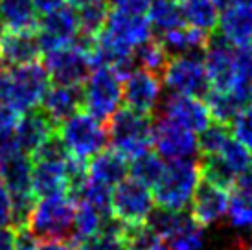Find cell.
Segmentation results:
<instances>
[{
    "label": "cell",
    "mask_w": 252,
    "mask_h": 250,
    "mask_svg": "<svg viewBox=\"0 0 252 250\" xmlns=\"http://www.w3.org/2000/svg\"><path fill=\"white\" fill-rule=\"evenodd\" d=\"M57 131H59V127L50 120V116L41 107H37V109L22 112L19 124L15 127V140L22 153L33 156L37 149Z\"/></svg>",
    "instance_id": "16"
},
{
    "label": "cell",
    "mask_w": 252,
    "mask_h": 250,
    "mask_svg": "<svg viewBox=\"0 0 252 250\" xmlns=\"http://www.w3.org/2000/svg\"><path fill=\"white\" fill-rule=\"evenodd\" d=\"M184 22L191 28L210 35L219 24V9L214 0H182Z\"/></svg>",
    "instance_id": "28"
},
{
    "label": "cell",
    "mask_w": 252,
    "mask_h": 250,
    "mask_svg": "<svg viewBox=\"0 0 252 250\" xmlns=\"http://www.w3.org/2000/svg\"><path fill=\"white\" fill-rule=\"evenodd\" d=\"M83 105V87L79 85H54L42 97L41 109L50 120L59 127L74 114L81 112Z\"/></svg>",
    "instance_id": "19"
},
{
    "label": "cell",
    "mask_w": 252,
    "mask_h": 250,
    "mask_svg": "<svg viewBox=\"0 0 252 250\" xmlns=\"http://www.w3.org/2000/svg\"><path fill=\"white\" fill-rule=\"evenodd\" d=\"M129 158L118 153L116 149H103L94 158L89 160V177L91 181L114 188L127 179Z\"/></svg>",
    "instance_id": "24"
},
{
    "label": "cell",
    "mask_w": 252,
    "mask_h": 250,
    "mask_svg": "<svg viewBox=\"0 0 252 250\" xmlns=\"http://www.w3.org/2000/svg\"><path fill=\"white\" fill-rule=\"evenodd\" d=\"M162 114H164V118L173 120L179 125L193 132L204 131L212 124V114L208 111V105L197 96L171 94L162 103Z\"/></svg>",
    "instance_id": "15"
},
{
    "label": "cell",
    "mask_w": 252,
    "mask_h": 250,
    "mask_svg": "<svg viewBox=\"0 0 252 250\" xmlns=\"http://www.w3.org/2000/svg\"><path fill=\"white\" fill-rule=\"evenodd\" d=\"M0 250H15V228L0 226Z\"/></svg>",
    "instance_id": "44"
},
{
    "label": "cell",
    "mask_w": 252,
    "mask_h": 250,
    "mask_svg": "<svg viewBox=\"0 0 252 250\" xmlns=\"http://www.w3.org/2000/svg\"><path fill=\"white\" fill-rule=\"evenodd\" d=\"M11 216H13V202L7 188L0 182V226H11Z\"/></svg>",
    "instance_id": "41"
},
{
    "label": "cell",
    "mask_w": 252,
    "mask_h": 250,
    "mask_svg": "<svg viewBox=\"0 0 252 250\" xmlns=\"http://www.w3.org/2000/svg\"><path fill=\"white\" fill-rule=\"evenodd\" d=\"M44 66L56 85H81L91 76V59L83 42L77 39L72 44L50 50L44 54Z\"/></svg>",
    "instance_id": "8"
},
{
    "label": "cell",
    "mask_w": 252,
    "mask_h": 250,
    "mask_svg": "<svg viewBox=\"0 0 252 250\" xmlns=\"http://www.w3.org/2000/svg\"><path fill=\"white\" fill-rule=\"evenodd\" d=\"M0 19L7 30L17 31H35L39 26L33 0H0Z\"/></svg>",
    "instance_id": "26"
},
{
    "label": "cell",
    "mask_w": 252,
    "mask_h": 250,
    "mask_svg": "<svg viewBox=\"0 0 252 250\" xmlns=\"http://www.w3.org/2000/svg\"><path fill=\"white\" fill-rule=\"evenodd\" d=\"M230 201H228V212L226 216L230 219L232 226L236 228H252V195L230 189Z\"/></svg>",
    "instance_id": "35"
},
{
    "label": "cell",
    "mask_w": 252,
    "mask_h": 250,
    "mask_svg": "<svg viewBox=\"0 0 252 250\" xmlns=\"http://www.w3.org/2000/svg\"><path fill=\"white\" fill-rule=\"evenodd\" d=\"M203 61L212 89L232 91L239 83L241 76L236 61V48L219 33L210 35L208 44L203 50Z\"/></svg>",
    "instance_id": "10"
},
{
    "label": "cell",
    "mask_w": 252,
    "mask_h": 250,
    "mask_svg": "<svg viewBox=\"0 0 252 250\" xmlns=\"http://www.w3.org/2000/svg\"><path fill=\"white\" fill-rule=\"evenodd\" d=\"M230 134L238 140L239 144H243L247 149L252 151V107H245L234 116L230 122Z\"/></svg>",
    "instance_id": "37"
},
{
    "label": "cell",
    "mask_w": 252,
    "mask_h": 250,
    "mask_svg": "<svg viewBox=\"0 0 252 250\" xmlns=\"http://www.w3.org/2000/svg\"><path fill=\"white\" fill-rule=\"evenodd\" d=\"M162 83L171 94L203 97L210 91L204 61L197 54L173 56L162 74Z\"/></svg>",
    "instance_id": "6"
},
{
    "label": "cell",
    "mask_w": 252,
    "mask_h": 250,
    "mask_svg": "<svg viewBox=\"0 0 252 250\" xmlns=\"http://www.w3.org/2000/svg\"><path fill=\"white\" fill-rule=\"evenodd\" d=\"M11 76V107L19 112L37 109L50 89V74L41 62H30L9 70Z\"/></svg>",
    "instance_id": "9"
},
{
    "label": "cell",
    "mask_w": 252,
    "mask_h": 250,
    "mask_svg": "<svg viewBox=\"0 0 252 250\" xmlns=\"http://www.w3.org/2000/svg\"><path fill=\"white\" fill-rule=\"evenodd\" d=\"M217 156H221L226 162V166L238 177L241 173H245L247 169H251V149H247L243 144H239L234 136L224 144V147Z\"/></svg>",
    "instance_id": "36"
},
{
    "label": "cell",
    "mask_w": 252,
    "mask_h": 250,
    "mask_svg": "<svg viewBox=\"0 0 252 250\" xmlns=\"http://www.w3.org/2000/svg\"><path fill=\"white\" fill-rule=\"evenodd\" d=\"M134 59H136L138 68L149 70L153 74L162 76L171 56L168 54V50L164 48L160 39H149L147 42L140 44L138 48L134 50Z\"/></svg>",
    "instance_id": "31"
},
{
    "label": "cell",
    "mask_w": 252,
    "mask_h": 250,
    "mask_svg": "<svg viewBox=\"0 0 252 250\" xmlns=\"http://www.w3.org/2000/svg\"><path fill=\"white\" fill-rule=\"evenodd\" d=\"M217 28L219 35L232 46L252 42V6L238 0L236 4L221 11Z\"/></svg>",
    "instance_id": "21"
},
{
    "label": "cell",
    "mask_w": 252,
    "mask_h": 250,
    "mask_svg": "<svg viewBox=\"0 0 252 250\" xmlns=\"http://www.w3.org/2000/svg\"><path fill=\"white\" fill-rule=\"evenodd\" d=\"M103 31L114 42H118L122 48L131 50V52H134L149 39H153V28L149 24L147 15L127 13L116 7H112L109 11Z\"/></svg>",
    "instance_id": "14"
},
{
    "label": "cell",
    "mask_w": 252,
    "mask_h": 250,
    "mask_svg": "<svg viewBox=\"0 0 252 250\" xmlns=\"http://www.w3.org/2000/svg\"><path fill=\"white\" fill-rule=\"evenodd\" d=\"M210 35L199 31V30L191 28L188 24H184L181 28L168 31L160 37V42L164 44V48L168 50V54L173 56H184V54H197L203 52L208 44Z\"/></svg>",
    "instance_id": "25"
},
{
    "label": "cell",
    "mask_w": 252,
    "mask_h": 250,
    "mask_svg": "<svg viewBox=\"0 0 252 250\" xmlns=\"http://www.w3.org/2000/svg\"><path fill=\"white\" fill-rule=\"evenodd\" d=\"M64 2L66 0H33V6H35L37 13H50V11H54L57 7L64 6Z\"/></svg>",
    "instance_id": "45"
},
{
    "label": "cell",
    "mask_w": 252,
    "mask_h": 250,
    "mask_svg": "<svg viewBox=\"0 0 252 250\" xmlns=\"http://www.w3.org/2000/svg\"><path fill=\"white\" fill-rule=\"evenodd\" d=\"M236 2H238V0H214V4L217 6L219 11H224L226 7H230L232 4H236Z\"/></svg>",
    "instance_id": "48"
},
{
    "label": "cell",
    "mask_w": 252,
    "mask_h": 250,
    "mask_svg": "<svg viewBox=\"0 0 252 250\" xmlns=\"http://www.w3.org/2000/svg\"><path fill=\"white\" fill-rule=\"evenodd\" d=\"M124 79L107 66L92 68L91 76L83 83V105L87 112L98 120H111L120 111L124 99Z\"/></svg>",
    "instance_id": "5"
},
{
    "label": "cell",
    "mask_w": 252,
    "mask_h": 250,
    "mask_svg": "<svg viewBox=\"0 0 252 250\" xmlns=\"http://www.w3.org/2000/svg\"><path fill=\"white\" fill-rule=\"evenodd\" d=\"M32 189L37 199L66 195V162L35 160L32 171Z\"/></svg>",
    "instance_id": "22"
},
{
    "label": "cell",
    "mask_w": 252,
    "mask_h": 250,
    "mask_svg": "<svg viewBox=\"0 0 252 250\" xmlns=\"http://www.w3.org/2000/svg\"><path fill=\"white\" fill-rule=\"evenodd\" d=\"M247 250H252V241L249 245H247Z\"/></svg>",
    "instance_id": "49"
},
{
    "label": "cell",
    "mask_w": 252,
    "mask_h": 250,
    "mask_svg": "<svg viewBox=\"0 0 252 250\" xmlns=\"http://www.w3.org/2000/svg\"><path fill=\"white\" fill-rule=\"evenodd\" d=\"M41 54V44L35 31L7 30L0 37V64L15 68L35 62Z\"/></svg>",
    "instance_id": "18"
},
{
    "label": "cell",
    "mask_w": 252,
    "mask_h": 250,
    "mask_svg": "<svg viewBox=\"0 0 252 250\" xmlns=\"http://www.w3.org/2000/svg\"><path fill=\"white\" fill-rule=\"evenodd\" d=\"M66 2H68V6L70 7L81 9V7L92 6V4H99V2H105V0H66Z\"/></svg>",
    "instance_id": "47"
},
{
    "label": "cell",
    "mask_w": 252,
    "mask_h": 250,
    "mask_svg": "<svg viewBox=\"0 0 252 250\" xmlns=\"http://www.w3.org/2000/svg\"><path fill=\"white\" fill-rule=\"evenodd\" d=\"M201 182V166L191 158L169 160L160 181L153 188L155 202L166 210H184Z\"/></svg>",
    "instance_id": "1"
},
{
    "label": "cell",
    "mask_w": 252,
    "mask_h": 250,
    "mask_svg": "<svg viewBox=\"0 0 252 250\" xmlns=\"http://www.w3.org/2000/svg\"><path fill=\"white\" fill-rule=\"evenodd\" d=\"M32 171H33L32 156L19 151L11 158L0 164V182L7 188L11 197L35 195L32 189Z\"/></svg>",
    "instance_id": "23"
},
{
    "label": "cell",
    "mask_w": 252,
    "mask_h": 250,
    "mask_svg": "<svg viewBox=\"0 0 252 250\" xmlns=\"http://www.w3.org/2000/svg\"><path fill=\"white\" fill-rule=\"evenodd\" d=\"M251 167H252V151H251Z\"/></svg>",
    "instance_id": "50"
},
{
    "label": "cell",
    "mask_w": 252,
    "mask_h": 250,
    "mask_svg": "<svg viewBox=\"0 0 252 250\" xmlns=\"http://www.w3.org/2000/svg\"><path fill=\"white\" fill-rule=\"evenodd\" d=\"M76 250H127L124 237L109 236V234H96L77 245Z\"/></svg>",
    "instance_id": "38"
},
{
    "label": "cell",
    "mask_w": 252,
    "mask_h": 250,
    "mask_svg": "<svg viewBox=\"0 0 252 250\" xmlns=\"http://www.w3.org/2000/svg\"><path fill=\"white\" fill-rule=\"evenodd\" d=\"M147 19L151 28L157 30L160 35L186 24L179 0H151V6L147 9Z\"/></svg>",
    "instance_id": "27"
},
{
    "label": "cell",
    "mask_w": 252,
    "mask_h": 250,
    "mask_svg": "<svg viewBox=\"0 0 252 250\" xmlns=\"http://www.w3.org/2000/svg\"><path fill=\"white\" fill-rule=\"evenodd\" d=\"M162 77L149 70L134 68L124 79V101L127 109L151 116L162 97Z\"/></svg>",
    "instance_id": "13"
},
{
    "label": "cell",
    "mask_w": 252,
    "mask_h": 250,
    "mask_svg": "<svg viewBox=\"0 0 252 250\" xmlns=\"http://www.w3.org/2000/svg\"><path fill=\"white\" fill-rule=\"evenodd\" d=\"M103 216L87 201H77L76 204V219H74V230H72L70 245L76 249L77 245L99 234Z\"/></svg>",
    "instance_id": "29"
},
{
    "label": "cell",
    "mask_w": 252,
    "mask_h": 250,
    "mask_svg": "<svg viewBox=\"0 0 252 250\" xmlns=\"http://www.w3.org/2000/svg\"><path fill=\"white\" fill-rule=\"evenodd\" d=\"M232 138L230 129L228 125L224 124H210L204 131L199 132L197 136V146H199V153L201 156H214L219 155L221 149L224 147V144Z\"/></svg>",
    "instance_id": "33"
},
{
    "label": "cell",
    "mask_w": 252,
    "mask_h": 250,
    "mask_svg": "<svg viewBox=\"0 0 252 250\" xmlns=\"http://www.w3.org/2000/svg\"><path fill=\"white\" fill-rule=\"evenodd\" d=\"M228 201H230V195L226 189L201 179L195 193H193V199L189 202L191 204L189 214L199 224H203L206 228L210 224H216L217 221H221L226 216Z\"/></svg>",
    "instance_id": "17"
},
{
    "label": "cell",
    "mask_w": 252,
    "mask_h": 250,
    "mask_svg": "<svg viewBox=\"0 0 252 250\" xmlns=\"http://www.w3.org/2000/svg\"><path fill=\"white\" fill-rule=\"evenodd\" d=\"M59 136L70 156L89 162L109 144V131L101 120L89 112H77L61 124Z\"/></svg>",
    "instance_id": "4"
},
{
    "label": "cell",
    "mask_w": 252,
    "mask_h": 250,
    "mask_svg": "<svg viewBox=\"0 0 252 250\" xmlns=\"http://www.w3.org/2000/svg\"><path fill=\"white\" fill-rule=\"evenodd\" d=\"M76 204L68 195L44 197L35 202L30 216L28 228L42 241H68L70 243Z\"/></svg>",
    "instance_id": "2"
},
{
    "label": "cell",
    "mask_w": 252,
    "mask_h": 250,
    "mask_svg": "<svg viewBox=\"0 0 252 250\" xmlns=\"http://www.w3.org/2000/svg\"><path fill=\"white\" fill-rule=\"evenodd\" d=\"M109 11H111V9H109V6H107L105 2L81 7V9L77 11L81 35H83V37H89V39H94L101 30L105 28Z\"/></svg>",
    "instance_id": "34"
},
{
    "label": "cell",
    "mask_w": 252,
    "mask_h": 250,
    "mask_svg": "<svg viewBox=\"0 0 252 250\" xmlns=\"http://www.w3.org/2000/svg\"><path fill=\"white\" fill-rule=\"evenodd\" d=\"M153 146L157 155L168 162L191 158L199 153L195 132L164 116L153 125Z\"/></svg>",
    "instance_id": "11"
},
{
    "label": "cell",
    "mask_w": 252,
    "mask_h": 250,
    "mask_svg": "<svg viewBox=\"0 0 252 250\" xmlns=\"http://www.w3.org/2000/svg\"><path fill=\"white\" fill-rule=\"evenodd\" d=\"M166 169V162L160 155L146 151V153L134 156L129 162V173L134 181L142 182L147 188H155L157 182L160 181L162 173Z\"/></svg>",
    "instance_id": "30"
},
{
    "label": "cell",
    "mask_w": 252,
    "mask_h": 250,
    "mask_svg": "<svg viewBox=\"0 0 252 250\" xmlns=\"http://www.w3.org/2000/svg\"><path fill=\"white\" fill-rule=\"evenodd\" d=\"M199 166H201V179H204V181L223 188L226 191H230L232 188L236 186L238 175L226 166V162L221 156H217V155H214V156H201Z\"/></svg>",
    "instance_id": "32"
},
{
    "label": "cell",
    "mask_w": 252,
    "mask_h": 250,
    "mask_svg": "<svg viewBox=\"0 0 252 250\" xmlns=\"http://www.w3.org/2000/svg\"><path fill=\"white\" fill-rule=\"evenodd\" d=\"M153 120L131 109H120L109 120V142L112 149L133 160L153 146Z\"/></svg>",
    "instance_id": "3"
},
{
    "label": "cell",
    "mask_w": 252,
    "mask_h": 250,
    "mask_svg": "<svg viewBox=\"0 0 252 250\" xmlns=\"http://www.w3.org/2000/svg\"><path fill=\"white\" fill-rule=\"evenodd\" d=\"M9 105L11 107V76L9 70L0 68V107Z\"/></svg>",
    "instance_id": "43"
},
{
    "label": "cell",
    "mask_w": 252,
    "mask_h": 250,
    "mask_svg": "<svg viewBox=\"0 0 252 250\" xmlns=\"http://www.w3.org/2000/svg\"><path fill=\"white\" fill-rule=\"evenodd\" d=\"M111 2L116 9L134 15H147V9L151 6V0H111Z\"/></svg>",
    "instance_id": "42"
},
{
    "label": "cell",
    "mask_w": 252,
    "mask_h": 250,
    "mask_svg": "<svg viewBox=\"0 0 252 250\" xmlns=\"http://www.w3.org/2000/svg\"><path fill=\"white\" fill-rule=\"evenodd\" d=\"M164 243L168 250H203L206 243L204 226L199 224L191 214L179 210L164 236Z\"/></svg>",
    "instance_id": "20"
},
{
    "label": "cell",
    "mask_w": 252,
    "mask_h": 250,
    "mask_svg": "<svg viewBox=\"0 0 252 250\" xmlns=\"http://www.w3.org/2000/svg\"><path fill=\"white\" fill-rule=\"evenodd\" d=\"M37 247H39V237L28 226L15 230V250H37Z\"/></svg>",
    "instance_id": "40"
},
{
    "label": "cell",
    "mask_w": 252,
    "mask_h": 250,
    "mask_svg": "<svg viewBox=\"0 0 252 250\" xmlns=\"http://www.w3.org/2000/svg\"><path fill=\"white\" fill-rule=\"evenodd\" d=\"M37 28H39L37 37H39L42 54H46L50 50L66 46V44H72L81 35L77 13L66 4L50 11V13L42 15L39 19Z\"/></svg>",
    "instance_id": "12"
},
{
    "label": "cell",
    "mask_w": 252,
    "mask_h": 250,
    "mask_svg": "<svg viewBox=\"0 0 252 250\" xmlns=\"http://www.w3.org/2000/svg\"><path fill=\"white\" fill-rule=\"evenodd\" d=\"M236 61H238V70L241 79L252 83V42L241 44L236 48Z\"/></svg>",
    "instance_id": "39"
},
{
    "label": "cell",
    "mask_w": 252,
    "mask_h": 250,
    "mask_svg": "<svg viewBox=\"0 0 252 250\" xmlns=\"http://www.w3.org/2000/svg\"><path fill=\"white\" fill-rule=\"evenodd\" d=\"M155 210L153 191L142 182L129 177L112 188L111 212L127 226L144 224Z\"/></svg>",
    "instance_id": "7"
},
{
    "label": "cell",
    "mask_w": 252,
    "mask_h": 250,
    "mask_svg": "<svg viewBox=\"0 0 252 250\" xmlns=\"http://www.w3.org/2000/svg\"><path fill=\"white\" fill-rule=\"evenodd\" d=\"M37 250H76L68 241H44L39 243Z\"/></svg>",
    "instance_id": "46"
}]
</instances>
